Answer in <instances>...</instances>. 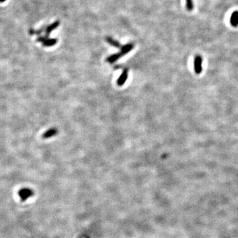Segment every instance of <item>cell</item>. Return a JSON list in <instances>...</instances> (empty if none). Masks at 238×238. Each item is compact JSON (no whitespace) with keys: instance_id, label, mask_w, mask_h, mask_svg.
<instances>
[{"instance_id":"obj_8","label":"cell","mask_w":238,"mask_h":238,"mask_svg":"<svg viewBox=\"0 0 238 238\" xmlns=\"http://www.w3.org/2000/svg\"><path fill=\"white\" fill-rule=\"evenodd\" d=\"M122 56V54H121V52H118V53H116V54H114L111 56H109L108 58H106V61H108V62H109L110 64H113L114 62H115L116 61H117Z\"/></svg>"},{"instance_id":"obj_5","label":"cell","mask_w":238,"mask_h":238,"mask_svg":"<svg viewBox=\"0 0 238 238\" xmlns=\"http://www.w3.org/2000/svg\"><path fill=\"white\" fill-rule=\"evenodd\" d=\"M229 23L233 27L236 28L238 27V11H235L232 13Z\"/></svg>"},{"instance_id":"obj_12","label":"cell","mask_w":238,"mask_h":238,"mask_svg":"<svg viewBox=\"0 0 238 238\" xmlns=\"http://www.w3.org/2000/svg\"><path fill=\"white\" fill-rule=\"evenodd\" d=\"M6 1V0H0V3H3L5 2Z\"/></svg>"},{"instance_id":"obj_9","label":"cell","mask_w":238,"mask_h":238,"mask_svg":"<svg viewBox=\"0 0 238 238\" xmlns=\"http://www.w3.org/2000/svg\"><path fill=\"white\" fill-rule=\"evenodd\" d=\"M57 134V130L56 128H51V129H49L48 130L46 131L45 132L43 135V138H50L52 136H55V135Z\"/></svg>"},{"instance_id":"obj_3","label":"cell","mask_w":238,"mask_h":238,"mask_svg":"<svg viewBox=\"0 0 238 238\" xmlns=\"http://www.w3.org/2000/svg\"><path fill=\"white\" fill-rule=\"evenodd\" d=\"M18 194H19L20 199H21V200L24 201V200H26L27 199L31 197V196L33 195V192H32L30 189V188H22V189L19 190Z\"/></svg>"},{"instance_id":"obj_4","label":"cell","mask_w":238,"mask_h":238,"mask_svg":"<svg viewBox=\"0 0 238 238\" xmlns=\"http://www.w3.org/2000/svg\"><path fill=\"white\" fill-rule=\"evenodd\" d=\"M128 69H125L122 71L121 76L119 77V78L117 81V84L118 86H122L125 84L127 78H128Z\"/></svg>"},{"instance_id":"obj_1","label":"cell","mask_w":238,"mask_h":238,"mask_svg":"<svg viewBox=\"0 0 238 238\" xmlns=\"http://www.w3.org/2000/svg\"><path fill=\"white\" fill-rule=\"evenodd\" d=\"M203 57L200 55L195 56L194 58V69L196 74H200L203 72Z\"/></svg>"},{"instance_id":"obj_7","label":"cell","mask_w":238,"mask_h":238,"mask_svg":"<svg viewBox=\"0 0 238 238\" xmlns=\"http://www.w3.org/2000/svg\"><path fill=\"white\" fill-rule=\"evenodd\" d=\"M121 48V53L122 54V56H124L126 54H128L129 52H130L131 50H132V49L134 48V44L132 43L127 44L125 45V46H122Z\"/></svg>"},{"instance_id":"obj_11","label":"cell","mask_w":238,"mask_h":238,"mask_svg":"<svg viewBox=\"0 0 238 238\" xmlns=\"http://www.w3.org/2000/svg\"><path fill=\"white\" fill-rule=\"evenodd\" d=\"M186 2V9L188 11H192L194 9L193 0H185Z\"/></svg>"},{"instance_id":"obj_6","label":"cell","mask_w":238,"mask_h":238,"mask_svg":"<svg viewBox=\"0 0 238 238\" xmlns=\"http://www.w3.org/2000/svg\"><path fill=\"white\" fill-rule=\"evenodd\" d=\"M60 24V21L59 20H56L54 23H52L50 25H48L46 28H45V32H46V36L48 37L49 35L52 32V31H54V29L58 27Z\"/></svg>"},{"instance_id":"obj_10","label":"cell","mask_w":238,"mask_h":238,"mask_svg":"<svg viewBox=\"0 0 238 238\" xmlns=\"http://www.w3.org/2000/svg\"><path fill=\"white\" fill-rule=\"evenodd\" d=\"M106 41H107L108 43L110 44V45H112V46L116 47V48H121V46L120 43H119L118 41L114 40L113 39H112L111 37H109V36H108V37H106Z\"/></svg>"},{"instance_id":"obj_2","label":"cell","mask_w":238,"mask_h":238,"mask_svg":"<svg viewBox=\"0 0 238 238\" xmlns=\"http://www.w3.org/2000/svg\"><path fill=\"white\" fill-rule=\"evenodd\" d=\"M37 40L39 42L42 43L44 46H52L55 45L57 43V40L55 39H49L47 36H40Z\"/></svg>"}]
</instances>
